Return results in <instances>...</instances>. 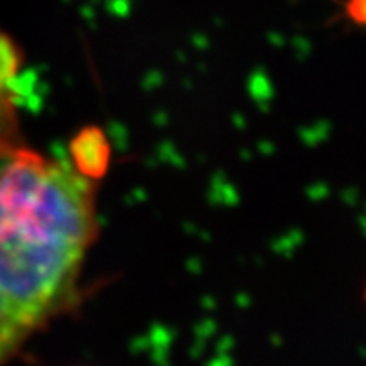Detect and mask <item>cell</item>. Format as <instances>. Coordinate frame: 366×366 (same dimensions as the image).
Wrapping results in <instances>:
<instances>
[{"label":"cell","mask_w":366,"mask_h":366,"mask_svg":"<svg viewBox=\"0 0 366 366\" xmlns=\"http://www.w3.org/2000/svg\"><path fill=\"white\" fill-rule=\"evenodd\" d=\"M103 142L70 157L19 148L0 161V366L75 294L97 232Z\"/></svg>","instance_id":"obj_1"},{"label":"cell","mask_w":366,"mask_h":366,"mask_svg":"<svg viewBox=\"0 0 366 366\" xmlns=\"http://www.w3.org/2000/svg\"><path fill=\"white\" fill-rule=\"evenodd\" d=\"M21 50L0 31V159L17 148V99H19Z\"/></svg>","instance_id":"obj_2"}]
</instances>
